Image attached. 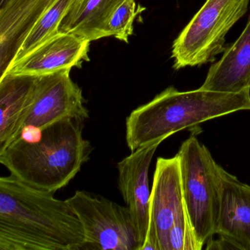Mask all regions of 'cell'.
Listing matches in <instances>:
<instances>
[{
  "mask_svg": "<svg viewBox=\"0 0 250 250\" xmlns=\"http://www.w3.org/2000/svg\"><path fill=\"white\" fill-rule=\"evenodd\" d=\"M27 185L12 175L0 178V250L84 248L83 225L68 200Z\"/></svg>",
  "mask_w": 250,
  "mask_h": 250,
  "instance_id": "obj_1",
  "label": "cell"
},
{
  "mask_svg": "<svg viewBox=\"0 0 250 250\" xmlns=\"http://www.w3.org/2000/svg\"><path fill=\"white\" fill-rule=\"evenodd\" d=\"M84 121L69 118L43 128H24L0 147V163L24 184L55 193L90 159L93 147L83 136Z\"/></svg>",
  "mask_w": 250,
  "mask_h": 250,
  "instance_id": "obj_2",
  "label": "cell"
},
{
  "mask_svg": "<svg viewBox=\"0 0 250 250\" xmlns=\"http://www.w3.org/2000/svg\"><path fill=\"white\" fill-rule=\"evenodd\" d=\"M240 111H250V89L222 93L199 88L167 87L133 110L125 121V140L131 152L200 124Z\"/></svg>",
  "mask_w": 250,
  "mask_h": 250,
  "instance_id": "obj_3",
  "label": "cell"
},
{
  "mask_svg": "<svg viewBox=\"0 0 250 250\" xmlns=\"http://www.w3.org/2000/svg\"><path fill=\"white\" fill-rule=\"evenodd\" d=\"M186 210L198 250L216 235L222 193V167L208 147L191 136L178 153Z\"/></svg>",
  "mask_w": 250,
  "mask_h": 250,
  "instance_id": "obj_4",
  "label": "cell"
},
{
  "mask_svg": "<svg viewBox=\"0 0 250 250\" xmlns=\"http://www.w3.org/2000/svg\"><path fill=\"white\" fill-rule=\"evenodd\" d=\"M249 3L250 0H206L172 44L173 68L214 61L225 50L227 34L247 13Z\"/></svg>",
  "mask_w": 250,
  "mask_h": 250,
  "instance_id": "obj_5",
  "label": "cell"
},
{
  "mask_svg": "<svg viewBox=\"0 0 250 250\" xmlns=\"http://www.w3.org/2000/svg\"><path fill=\"white\" fill-rule=\"evenodd\" d=\"M84 230V249L140 250V237L127 206L77 191L67 199Z\"/></svg>",
  "mask_w": 250,
  "mask_h": 250,
  "instance_id": "obj_6",
  "label": "cell"
},
{
  "mask_svg": "<svg viewBox=\"0 0 250 250\" xmlns=\"http://www.w3.org/2000/svg\"><path fill=\"white\" fill-rule=\"evenodd\" d=\"M70 71L63 69L36 76L33 102L11 142L24 128H43L69 118H89L83 90L71 80Z\"/></svg>",
  "mask_w": 250,
  "mask_h": 250,
  "instance_id": "obj_7",
  "label": "cell"
},
{
  "mask_svg": "<svg viewBox=\"0 0 250 250\" xmlns=\"http://www.w3.org/2000/svg\"><path fill=\"white\" fill-rule=\"evenodd\" d=\"M187 216L178 155L158 158L150 191L148 232H156L159 250H167L169 229Z\"/></svg>",
  "mask_w": 250,
  "mask_h": 250,
  "instance_id": "obj_8",
  "label": "cell"
},
{
  "mask_svg": "<svg viewBox=\"0 0 250 250\" xmlns=\"http://www.w3.org/2000/svg\"><path fill=\"white\" fill-rule=\"evenodd\" d=\"M162 140L140 147L117 165L118 188L140 237V250L146 241L150 218L148 172L153 156Z\"/></svg>",
  "mask_w": 250,
  "mask_h": 250,
  "instance_id": "obj_9",
  "label": "cell"
},
{
  "mask_svg": "<svg viewBox=\"0 0 250 250\" xmlns=\"http://www.w3.org/2000/svg\"><path fill=\"white\" fill-rule=\"evenodd\" d=\"M90 43L75 35L58 33L15 61L7 73L39 76L80 68L83 62L90 61Z\"/></svg>",
  "mask_w": 250,
  "mask_h": 250,
  "instance_id": "obj_10",
  "label": "cell"
},
{
  "mask_svg": "<svg viewBox=\"0 0 250 250\" xmlns=\"http://www.w3.org/2000/svg\"><path fill=\"white\" fill-rule=\"evenodd\" d=\"M56 0H8L0 7V77H3L33 27Z\"/></svg>",
  "mask_w": 250,
  "mask_h": 250,
  "instance_id": "obj_11",
  "label": "cell"
},
{
  "mask_svg": "<svg viewBox=\"0 0 250 250\" xmlns=\"http://www.w3.org/2000/svg\"><path fill=\"white\" fill-rule=\"evenodd\" d=\"M220 210L216 235L250 250V186L222 168Z\"/></svg>",
  "mask_w": 250,
  "mask_h": 250,
  "instance_id": "obj_12",
  "label": "cell"
},
{
  "mask_svg": "<svg viewBox=\"0 0 250 250\" xmlns=\"http://www.w3.org/2000/svg\"><path fill=\"white\" fill-rule=\"evenodd\" d=\"M200 88L222 93L250 89V14L244 31L225 46L221 59L210 65Z\"/></svg>",
  "mask_w": 250,
  "mask_h": 250,
  "instance_id": "obj_13",
  "label": "cell"
},
{
  "mask_svg": "<svg viewBox=\"0 0 250 250\" xmlns=\"http://www.w3.org/2000/svg\"><path fill=\"white\" fill-rule=\"evenodd\" d=\"M125 0H72L59 26V33L90 41L111 37L109 21Z\"/></svg>",
  "mask_w": 250,
  "mask_h": 250,
  "instance_id": "obj_14",
  "label": "cell"
},
{
  "mask_svg": "<svg viewBox=\"0 0 250 250\" xmlns=\"http://www.w3.org/2000/svg\"><path fill=\"white\" fill-rule=\"evenodd\" d=\"M36 79L11 73L0 77V147L11 142L30 108Z\"/></svg>",
  "mask_w": 250,
  "mask_h": 250,
  "instance_id": "obj_15",
  "label": "cell"
},
{
  "mask_svg": "<svg viewBox=\"0 0 250 250\" xmlns=\"http://www.w3.org/2000/svg\"><path fill=\"white\" fill-rule=\"evenodd\" d=\"M71 1L72 0H56L46 10L24 41L15 61L21 59L38 46L59 33L60 24Z\"/></svg>",
  "mask_w": 250,
  "mask_h": 250,
  "instance_id": "obj_16",
  "label": "cell"
},
{
  "mask_svg": "<svg viewBox=\"0 0 250 250\" xmlns=\"http://www.w3.org/2000/svg\"><path fill=\"white\" fill-rule=\"evenodd\" d=\"M137 13L135 0H125L115 10L109 20L108 27L110 36L128 43V39L133 33V22Z\"/></svg>",
  "mask_w": 250,
  "mask_h": 250,
  "instance_id": "obj_17",
  "label": "cell"
},
{
  "mask_svg": "<svg viewBox=\"0 0 250 250\" xmlns=\"http://www.w3.org/2000/svg\"><path fill=\"white\" fill-rule=\"evenodd\" d=\"M217 239H213L208 241L206 244V250H240L239 247L235 244L229 240L224 238L222 236H219Z\"/></svg>",
  "mask_w": 250,
  "mask_h": 250,
  "instance_id": "obj_18",
  "label": "cell"
},
{
  "mask_svg": "<svg viewBox=\"0 0 250 250\" xmlns=\"http://www.w3.org/2000/svg\"><path fill=\"white\" fill-rule=\"evenodd\" d=\"M8 1V0H0V7L5 5Z\"/></svg>",
  "mask_w": 250,
  "mask_h": 250,
  "instance_id": "obj_19",
  "label": "cell"
}]
</instances>
